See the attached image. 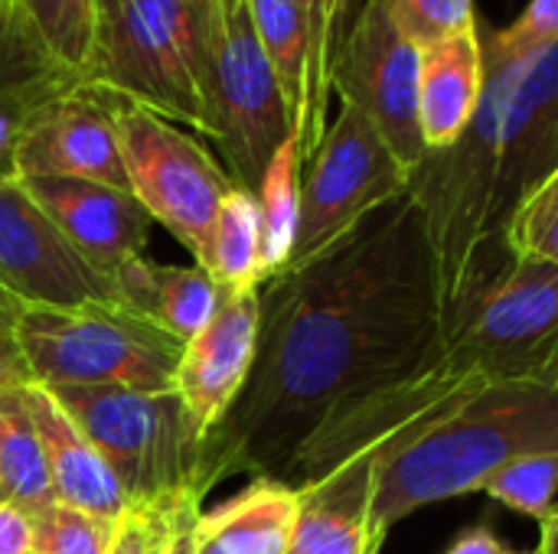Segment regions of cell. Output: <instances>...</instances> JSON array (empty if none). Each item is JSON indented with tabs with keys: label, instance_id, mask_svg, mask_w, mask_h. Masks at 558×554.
I'll use <instances>...</instances> for the list:
<instances>
[{
	"label": "cell",
	"instance_id": "obj_1",
	"mask_svg": "<svg viewBox=\"0 0 558 554\" xmlns=\"http://www.w3.org/2000/svg\"><path fill=\"white\" fill-rule=\"evenodd\" d=\"M258 297L248 385L199 441V500L232 477L284 483L330 418L418 372L445 346L435 258L412 196L314 261L265 281Z\"/></svg>",
	"mask_w": 558,
	"mask_h": 554
},
{
	"label": "cell",
	"instance_id": "obj_2",
	"mask_svg": "<svg viewBox=\"0 0 558 554\" xmlns=\"http://www.w3.org/2000/svg\"><path fill=\"white\" fill-rule=\"evenodd\" d=\"M468 131L425 153L409 180L435 258L441 317L504 255L517 202L558 167V42L517 62H487Z\"/></svg>",
	"mask_w": 558,
	"mask_h": 554
},
{
	"label": "cell",
	"instance_id": "obj_3",
	"mask_svg": "<svg viewBox=\"0 0 558 554\" xmlns=\"http://www.w3.org/2000/svg\"><path fill=\"white\" fill-rule=\"evenodd\" d=\"M558 451V389L487 382L415 441L379 460L369 509L373 549L412 513L481 493L504 467Z\"/></svg>",
	"mask_w": 558,
	"mask_h": 554
},
{
	"label": "cell",
	"instance_id": "obj_4",
	"mask_svg": "<svg viewBox=\"0 0 558 554\" xmlns=\"http://www.w3.org/2000/svg\"><path fill=\"white\" fill-rule=\"evenodd\" d=\"M206 16L209 0H108L98 10L85 88L209 137L203 98Z\"/></svg>",
	"mask_w": 558,
	"mask_h": 554
},
{
	"label": "cell",
	"instance_id": "obj_5",
	"mask_svg": "<svg viewBox=\"0 0 558 554\" xmlns=\"http://www.w3.org/2000/svg\"><path fill=\"white\" fill-rule=\"evenodd\" d=\"M13 333L26 356L33 382L46 389H177L183 343L121 304H20L13 317Z\"/></svg>",
	"mask_w": 558,
	"mask_h": 554
},
{
	"label": "cell",
	"instance_id": "obj_6",
	"mask_svg": "<svg viewBox=\"0 0 558 554\" xmlns=\"http://www.w3.org/2000/svg\"><path fill=\"white\" fill-rule=\"evenodd\" d=\"M441 340L487 382L558 389V264L504 251L441 317Z\"/></svg>",
	"mask_w": 558,
	"mask_h": 554
},
{
	"label": "cell",
	"instance_id": "obj_7",
	"mask_svg": "<svg viewBox=\"0 0 558 554\" xmlns=\"http://www.w3.org/2000/svg\"><path fill=\"white\" fill-rule=\"evenodd\" d=\"M49 392L105 457L128 506H157L193 493L203 438L177 392L108 385H59Z\"/></svg>",
	"mask_w": 558,
	"mask_h": 554
},
{
	"label": "cell",
	"instance_id": "obj_8",
	"mask_svg": "<svg viewBox=\"0 0 558 554\" xmlns=\"http://www.w3.org/2000/svg\"><path fill=\"white\" fill-rule=\"evenodd\" d=\"M203 98L209 140L219 147L229 176L255 193L278 147L294 137V127L245 0H209Z\"/></svg>",
	"mask_w": 558,
	"mask_h": 554
},
{
	"label": "cell",
	"instance_id": "obj_9",
	"mask_svg": "<svg viewBox=\"0 0 558 554\" xmlns=\"http://www.w3.org/2000/svg\"><path fill=\"white\" fill-rule=\"evenodd\" d=\"M409 180L412 173L383 134L353 104H340V114L327 124L317 153L304 167L301 222L288 268L314 261L369 216L409 196Z\"/></svg>",
	"mask_w": 558,
	"mask_h": 554
},
{
	"label": "cell",
	"instance_id": "obj_10",
	"mask_svg": "<svg viewBox=\"0 0 558 554\" xmlns=\"http://www.w3.org/2000/svg\"><path fill=\"white\" fill-rule=\"evenodd\" d=\"M111 104L134 199L203 268L213 222L235 180L180 124L121 98Z\"/></svg>",
	"mask_w": 558,
	"mask_h": 554
},
{
	"label": "cell",
	"instance_id": "obj_11",
	"mask_svg": "<svg viewBox=\"0 0 558 554\" xmlns=\"http://www.w3.org/2000/svg\"><path fill=\"white\" fill-rule=\"evenodd\" d=\"M333 95L353 104L409 173L428 153L418 124V49L396 26L386 0H363L333 62Z\"/></svg>",
	"mask_w": 558,
	"mask_h": 554
},
{
	"label": "cell",
	"instance_id": "obj_12",
	"mask_svg": "<svg viewBox=\"0 0 558 554\" xmlns=\"http://www.w3.org/2000/svg\"><path fill=\"white\" fill-rule=\"evenodd\" d=\"M29 176L131 189L111 95L78 85L36 104L23 121L13 153V180Z\"/></svg>",
	"mask_w": 558,
	"mask_h": 554
},
{
	"label": "cell",
	"instance_id": "obj_13",
	"mask_svg": "<svg viewBox=\"0 0 558 554\" xmlns=\"http://www.w3.org/2000/svg\"><path fill=\"white\" fill-rule=\"evenodd\" d=\"M0 287L33 307L118 304L111 281L69 248L16 180H0Z\"/></svg>",
	"mask_w": 558,
	"mask_h": 554
},
{
	"label": "cell",
	"instance_id": "obj_14",
	"mask_svg": "<svg viewBox=\"0 0 558 554\" xmlns=\"http://www.w3.org/2000/svg\"><path fill=\"white\" fill-rule=\"evenodd\" d=\"M16 183L56 225L69 248L101 278L111 281L118 268L147 255L154 219L131 189L56 176H29Z\"/></svg>",
	"mask_w": 558,
	"mask_h": 554
},
{
	"label": "cell",
	"instance_id": "obj_15",
	"mask_svg": "<svg viewBox=\"0 0 558 554\" xmlns=\"http://www.w3.org/2000/svg\"><path fill=\"white\" fill-rule=\"evenodd\" d=\"M258 287L222 291L213 320L183 346L173 392L180 395L199 438H206L226 418L248 385L258 349Z\"/></svg>",
	"mask_w": 558,
	"mask_h": 554
},
{
	"label": "cell",
	"instance_id": "obj_16",
	"mask_svg": "<svg viewBox=\"0 0 558 554\" xmlns=\"http://www.w3.org/2000/svg\"><path fill=\"white\" fill-rule=\"evenodd\" d=\"M20 395L43 444L56 503L98 519H121L128 513V500L85 431L65 415V408L46 385L29 382L26 389H20Z\"/></svg>",
	"mask_w": 558,
	"mask_h": 554
},
{
	"label": "cell",
	"instance_id": "obj_17",
	"mask_svg": "<svg viewBox=\"0 0 558 554\" xmlns=\"http://www.w3.org/2000/svg\"><path fill=\"white\" fill-rule=\"evenodd\" d=\"M379 460V451H366L327 477L298 487V519L288 554H376L369 509Z\"/></svg>",
	"mask_w": 558,
	"mask_h": 554
},
{
	"label": "cell",
	"instance_id": "obj_18",
	"mask_svg": "<svg viewBox=\"0 0 558 554\" xmlns=\"http://www.w3.org/2000/svg\"><path fill=\"white\" fill-rule=\"evenodd\" d=\"M487 82L484 26L418 52V124L428 153L448 150L471 124Z\"/></svg>",
	"mask_w": 558,
	"mask_h": 554
},
{
	"label": "cell",
	"instance_id": "obj_19",
	"mask_svg": "<svg viewBox=\"0 0 558 554\" xmlns=\"http://www.w3.org/2000/svg\"><path fill=\"white\" fill-rule=\"evenodd\" d=\"M294 519V487L248 480L245 490L196 516L193 554H288Z\"/></svg>",
	"mask_w": 558,
	"mask_h": 554
},
{
	"label": "cell",
	"instance_id": "obj_20",
	"mask_svg": "<svg viewBox=\"0 0 558 554\" xmlns=\"http://www.w3.org/2000/svg\"><path fill=\"white\" fill-rule=\"evenodd\" d=\"M111 287L121 307L157 323L183 346L213 320L222 297L219 284L199 264H157L147 255L118 268Z\"/></svg>",
	"mask_w": 558,
	"mask_h": 554
},
{
	"label": "cell",
	"instance_id": "obj_21",
	"mask_svg": "<svg viewBox=\"0 0 558 554\" xmlns=\"http://www.w3.org/2000/svg\"><path fill=\"white\" fill-rule=\"evenodd\" d=\"M252 26L258 33V42L281 82L294 140L301 150V163L307 167L317 153L327 124L320 121L314 108V88H311V36L304 13L294 0H245Z\"/></svg>",
	"mask_w": 558,
	"mask_h": 554
},
{
	"label": "cell",
	"instance_id": "obj_22",
	"mask_svg": "<svg viewBox=\"0 0 558 554\" xmlns=\"http://www.w3.org/2000/svg\"><path fill=\"white\" fill-rule=\"evenodd\" d=\"M23 36L33 49L72 85H85L95 36H98V0H13Z\"/></svg>",
	"mask_w": 558,
	"mask_h": 554
},
{
	"label": "cell",
	"instance_id": "obj_23",
	"mask_svg": "<svg viewBox=\"0 0 558 554\" xmlns=\"http://www.w3.org/2000/svg\"><path fill=\"white\" fill-rule=\"evenodd\" d=\"M0 503L20 506L36 519L56 506L43 444L20 392L0 395Z\"/></svg>",
	"mask_w": 558,
	"mask_h": 554
},
{
	"label": "cell",
	"instance_id": "obj_24",
	"mask_svg": "<svg viewBox=\"0 0 558 554\" xmlns=\"http://www.w3.org/2000/svg\"><path fill=\"white\" fill-rule=\"evenodd\" d=\"M203 271L219 284V291L262 287V219L255 193L235 186L219 206V216L209 232V248Z\"/></svg>",
	"mask_w": 558,
	"mask_h": 554
},
{
	"label": "cell",
	"instance_id": "obj_25",
	"mask_svg": "<svg viewBox=\"0 0 558 554\" xmlns=\"http://www.w3.org/2000/svg\"><path fill=\"white\" fill-rule=\"evenodd\" d=\"M301 180L304 163L298 140H284L278 153L271 157L255 199H258V219H262V271L265 281L278 278L294 251L298 222H301Z\"/></svg>",
	"mask_w": 558,
	"mask_h": 554
},
{
	"label": "cell",
	"instance_id": "obj_26",
	"mask_svg": "<svg viewBox=\"0 0 558 554\" xmlns=\"http://www.w3.org/2000/svg\"><path fill=\"white\" fill-rule=\"evenodd\" d=\"M504 251L558 264V167L517 202L504 225Z\"/></svg>",
	"mask_w": 558,
	"mask_h": 554
},
{
	"label": "cell",
	"instance_id": "obj_27",
	"mask_svg": "<svg viewBox=\"0 0 558 554\" xmlns=\"http://www.w3.org/2000/svg\"><path fill=\"white\" fill-rule=\"evenodd\" d=\"M78 88L62 78L23 36L13 0H0V95H59Z\"/></svg>",
	"mask_w": 558,
	"mask_h": 554
},
{
	"label": "cell",
	"instance_id": "obj_28",
	"mask_svg": "<svg viewBox=\"0 0 558 554\" xmlns=\"http://www.w3.org/2000/svg\"><path fill=\"white\" fill-rule=\"evenodd\" d=\"M481 493L513 513L543 522L558 503V451L533 454L504 467L484 483Z\"/></svg>",
	"mask_w": 558,
	"mask_h": 554
},
{
	"label": "cell",
	"instance_id": "obj_29",
	"mask_svg": "<svg viewBox=\"0 0 558 554\" xmlns=\"http://www.w3.org/2000/svg\"><path fill=\"white\" fill-rule=\"evenodd\" d=\"M304 13L307 36H311V88L314 108L327 124V104L333 95V62L340 46L350 33V7L353 0H294Z\"/></svg>",
	"mask_w": 558,
	"mask_h": 554
},
{
	"label": "cell",
	"instance_id": "obj_30",
	"mask_svg": "<svg viewBox=\"0 0 558 554\" xmlns=\"http://www.w3.org/2000/svg\"><path fill=\"white\" fill-rule=\"evenodd\" d=\"M402 36L422 52L477 26L474 0H386Z\"/></svg>",
	"mask_w": 558,
	"mask_h": 554
},
{
	"label": "cell",
	"instance_id": "obj_31",
	"mask_svg": "<svg viewBox=\"0 0 558 554\" xmlns=\"http://www.w3.org/2000/svg\"><path fill=\"white\" fill-rule=\"evenodd\" d=\"M118 519L52 506L36 519V554H108Z\"/></svg>",
	"mask_w": 558,
	"mask_h": 554
},
{
	"label": "cell",
	"instance_id": "obj_32",
	"mask_svg": "<svg viewBox=\"0 0 558 554\" xmlns=\"http://www.w3.org/2000/svg\"><path fill=\"white\" fill-rule=\"evenodd\" d=\"M558 42V0H530L507 29H484L487 62H517Z\"/></svg>",
	"mask_w": 558,
	"mask_h": 554
},
{
	"label": "cell",
	"instance_id": "obj_33",
	"mask_svg": "<svg viewBox=\"0 0 558 554\" xmlns=\"http://www.w3.org/2000/svg\"><path fill=\"white\" fill-rule=\"evenodd\" d=\"M160 513V552L157 554H193V526L203 513V500L183 493L177 500L157 503Z\"/></svg>",
	"mask_w": 558,
	"mask_h": 554
},
{
	"label": "cell",
	"instance_id": "obj_34",
	"mask_svg": "<svg viewBox=\"0 0 558 554\" xmlns=\"http://www.w3.org/2000/svg\"><path fill=\"white\" fill-rule=\"evenodd\" d=\"M160 552V513L157 506H128L114 526L108 554H157Z\"/></svg>",
	"mask_w": 558,
	"mask_h": 554
},
{
	"label": "cell",
	"instance_id": "obj_35",
	"mask_svg": "<svg viewBox=\"0 0 558 554\" xmlns=\"http://www.w3.org/2000/svg\"><path fill=\"white\" fill-rule=\"evenodd\" d=\"M52 95H0V180H13V153L23 121Z\"/></svg>",
	"mask_w": 558,
	"mask_h": 554
},
{
	"label": "cell",
	"instance_id": "obj_36",
	"mask_svg": "<svg viewBox=\"0 0 558 554\" xmlns=\"http://www.w3.org/2000/svg\"><path fill=\"white\" fill-rule=\"evenodd\" d=\"M13 317H0V395L20 392L33 382V372H29L26 356H23L16 333H13Z\"/></svg>",
	"mask_w": 558,
	"mask_h": 554
},
{
	"label": "cell",
	"instance_id": "obj_37",
	"mask_svg": "<svg viewBox=\"0 0 558 554\" xmlns=\"http://www.w3.org/2000/svg\"><path fill=\"white\" fill-rule=\"evenodd\" d=\"M0 554H36V516L0 503Z\"/></svg>",
	"mask_w": 558,
	"mask_h": 554
},
{
	"label": "cell",
	"instance_id": "obj_38",
	"mask_svg": "<svg viewBox=\"0 0 558 554\" xmlns=\"http://www.w3.org/2000/svg\"><path fill=\"white\" fill-rule=\"evenodd\" d=\"M445 554H526V552H517L513 545H507L494 529H487L484 522L481 526H474V529H468L464 535H458L454 542H451V549Z\"/></svg>",
	"mask_w": 558,
	"mask_h": 554
},
{
	"label": "cell",
	"instance_id": "obj_39",
	"mask_svg": "<svg viewBox=\"0 0 558 554\" xmlns=\"http://www.w3.org/2000/svg\"><path fill=\"white\" fill-rule=\"evenodd\" d=\"M105 3H108V0H98V10H101V7H105Z\"/></svg>",
	"mask_w": 558,
	"mask_h": 554
}]
</instances>
